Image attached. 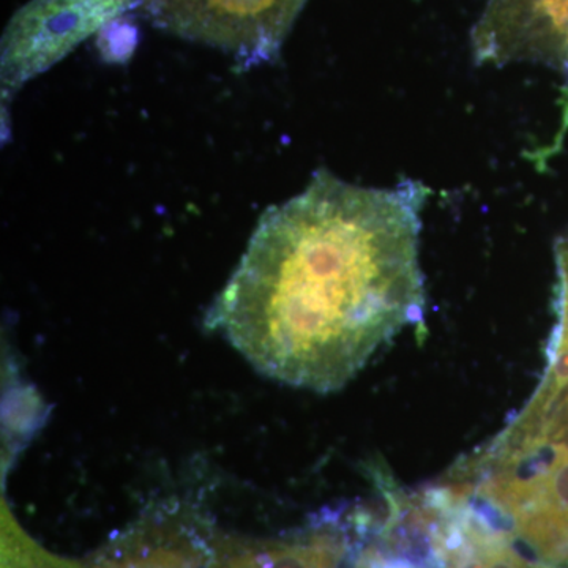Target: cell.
<instances>
[{
	"label": "cell",
	"instance_id": "cell-1",
	"mask_svg": "<svg viewBox=\"0 0 568 568\" xmlns=\"http://www.w3.org/2000/svg\"><path fill=\"white\" fill-rule=\"evenodd\" d=\"M414 181L372 189L317 171L261 216L209 327L264 376L328 394L425 316Z\"/></svg>",
	"mask_w": 568,
	"mask_h": 568
},
{
	"label": "cell",
	"instance_id": "cell-6",
	"mask_svg": "<svg viewBox=\"0 0 568 568\" xmlns=\"http://www.w3.org/2000/svg\"><path fill=\"white\" fill-rule=\"evenodd\" d=\"M99 33L100 51L106 61L122 62L132 55L138 40L136 29L132 24L118 18Z\"/></svg>",
	"mask_w": 568,
	"mask_h": 568
},
{
	"label": "cell",
	"instance_id": "cell-3",
	"mask_svg": "<svg viewBox=\"0 0 568 568\" xmlns=\"http://www.w3.org/2000/svg\"><path fill=\"white\" fill-rule=\"evenodd\" d=\"M133 7L138 0H31L11 18L3 33V99Z\"/></svg>",
	"mask_w": 568,
	"mask_h": 568
},
{
	"label": "cell",
	"instance_id": "cell-7",
	"mask_svg": "<svg viewBox=\"0 0 568 568\" xmlns=\"http://www.w3.org/2000/svg\"><path fill=\"white\" fill-rule=\"evenodd\" d=\"M354 568H381V567L375 566V564L369 562V560H366L365 558H362L361 555H358L357 560H355Z\"/></svg>",
	"mask_w": 568,
	"mask_h": 568
},
{
	"label": "cell",
	"instance_id": "cell-4",
	"mask_svg": "<svg viewBox=\"0 0 568 568\" xmlns=\"http://www.w3.org/2000/svg\"><path fill=\"white\" fill-rule=\"evenodd\" d=\"M346 549L335 534H313L301 540L245 549L213 568H336Z\"/></svg>",
	"mask_w": 568,
	"mask_h": 568
},
{
	"label": "cell",
	"instance_id": "cell-2",
	"mask_svg": "<svg viewBox=\"0 0 568 568\" xmlns=\"http://www.w3.org/2000/svg\"><path fill=\"white\" fill-rule=\"evenodd\" d=\"M306 0H138L149 20L226 52L244 69L272 62Z\"/></svg>",
	"mask_w": 568,
	"mask_h": 568
},
{
	"label": "cell",
	"instance_id": "cell-5",
	"mask_svg": "<svg viewBox=\"0 0 568 568\" xmlns=\"http://www.w3.org/2000/svg\"><path fill=\"white\" fill-rule=\"evenodd\" d=\"M95 568H197L196 559L175 548H156L126 558L110 560Z\"/></svg>",
	"mask_w": 568,
	"mask_h": 568
}]
</instances>
